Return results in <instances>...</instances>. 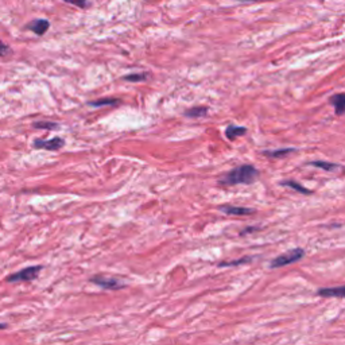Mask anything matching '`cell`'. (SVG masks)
<instances>
[{"label": "cell", "mask_w": 345, "mask_h": 345, "mask_svg": "<svg viewBox=\"0 0 345 345\" xmlns=\"http://www.w3.org/2000/svg\"><path fill=\"white\" fill-rule=\"evenodd\" d=\"M259 177V172L252 165H242L232 169L220 179V183L224 186H235V185H251Z\"/></svg>", "instance_id": "obj_1"}, {"label": "cell", "mask_w": 345, "mask_h": 345, "mask_svg": "<svg viewBox=\"0 0 345 345\" xmlns=\"http://www.w3.org/2000/svg\"><path fill=\"white\" fill-rule=\"evenodd\" d=\"M306 252L303 248H293L290 251H286L285 254H281L276 258H274L271 261H270V268L275 270V268H281V267L289 266V264H293V263H297V261L302 260L305 258Z\"/></svg>", "instance_id": "obj_2"}, {"label": "cell", "mask_w": 345, "mask_h": 345, "mask_svg": "<svg viewBox=\"0 0 345 345\" xmlns=\"http://www.w3.org/2000/svg\"><path fill=\"white\" fill-rule=\"evenodd\" d=\"M89 282L96 286L101 287L104 290H122L127 286L122 279L108 275H93L89 279Z\"/></svg>", "instance_id": "obj_3"}, {"label": "cell", "mask_w": 345, "mask_h": 345, "mask_svg": "<svg viewBox=\"0 0 345 345\" xmlns=\"http://www.w3.org/2000/svg\"><path fill=\"white\" fill-rule=\"evenodd\" d=\"M41 270H42V266L27 267V268H23V270H20V271L16 272V274L10 275L5 281L10 282V283H16V282H31L34 281L35 278L40 275Z\"/></svg>", "instance_id": "obj_4"}, {"label": "cell", "mask_w": 345, "mask_h": 345, "mask_svg": "<svg viewBox=\"0 0 345 345\" xmlns=\"http://www.w3.org/2000/svg\"><path fill=\"white\" fill-rule=\"evenodd\" d=\"M65 144V140L62 138H53L50 140H43V139H37L34 140V147L35 148H43V150H50V151H54V150H59Z\"/></svg>", "instance_id": "obj_5"}, {"label": "cell", "mask_w": 345, "mask_h": 345, "mask_svg": "<svg viewBox=\"0 0 345 345\" xmlns=\"http://www.w3.org/2000/svg\"><path fill=\"white\" fill-rule=\"evenodd\" d=\"M222 213L229 215V216H247V215H254L255 209L244 207H233V205H221L218 208Z\"/></svg>", "instance_id": "obj_6"}, {"label": "cell", "mask_w": 345, "mask_h": 345, "mask_svg": "<svg viewBox=\"0 0 345 345\" xmlns=\"http://www.w3.org/2000/svg\"><path fill=\"white\" fill-rule=\"evenodd\" d=\"M345 294V287L339 286V287H321L317 291V296L324 297V298H332V297H336V298H343Z\"/></svg>", "instance_id": "obj_7"}, {"label": "cell", "mask_w": 345, "mask_h": 345, "mask_svg": "<svg viewBox=\"0 0 345 345\" xmlns=\"http://www.w3.org/2000/svg\"><path fill=\"white\" fill-rule=\"evenodd\" d=\"M50 27V22L46 19H35L33 22H30L27 25V29L31 30L34 34L43 35Z\"/></svg>", "instance_id": "obj_8"}, {"label": "cell", "mask_w": 345, "mask_h": 345, "mask_svg": "<svg viewBox=\"0 0 345 345\" xmlns=\"http://www.w3.org/2000/svg\"><path fill=\"white\" fill-rule=\"evenodd\" d=\"M246 132H247L246 127H240V126L229 124V126L227 127V129H225V136H227L228 139L233 140V139L239 138V136L246 135Z\"/></svg>", "instance_id": "obj_9"}, {"label": "cell", "mask_w": 345, "mask_h": 345, "mask_svg": "<svg viewBox=\"0 0 345 345\" xmlns=\"http://www.w3.org/2000/svg\"><path fill=\"white\" fill-rule=\"evenodd\" d=\"M331 104L335 107L336 114L343 115L344 114V108H345V96L344 93H337L335 96L331 97Z\"/></svg>", "instance_id": "obj_10"}, {"label": "cell", "mask_w": 345, "mask_h": 345, "mask_svg": "<svg viewBox=\"0 0 345 345\" xmlns=\"http://www.w3.org/2000/svg\"><path fill=\"white\" fill-rule=\"evenodd\" d=\"M282 186L290 187V189H293V190L301 193V194H306V196H307V194H311V190L306 189L305 186H302L301 183L297 182V181H294V179H287V181H283V182H282Z\"/></svg>", "instance_id": "obj_11"}, {"label": "cell", "mask_w": 345, "mask_h": 345, "mask_svg": "<svg viewBox=\"0 0 345 345\" xmlns=\"http://www.w3.org/2000/svg\"><path fill=\"white\" fill-rule=\"evenodd\" d=\"M296 150L294 148H279V150H275V151H264V155L268 157V158H283L286 157L290 153H294Z\"/></svg>", "instance_id": "obj_12"}, {"label": "cell", "mask_w": 345, "mask_h": 345, "mask_svg": "<svg viewBox=\"0 0 345 345\" xmlns=\"http://www.w3.org/2000/svg\"><path fill=\"white\" fill-rule=\"evenodd\" d=\"M310 166H314V168L322 169L325 172H335L336 169L340 168V165H336V163L331 162H324V161H314V162H309Z\"/></svg>", "instance_id": "obj_13"}, {"label": "cell", "mask_w": 345, "mask_h": 345, "mask_svg": "<svg viewBox=\"0 0 345 345\" xmlns=\"http://www.w3.org/2000/svg\"><path fill=\"white\" fill-rule=\"evenodd\" d=\"M254 260L252 257H243L240 259H236V260L231 261H221L218 263V267H233V266H240V264H247V263H251Z\"/></svg>", "instance_id": "obj_14"}, {"label": "cell", "mask_w": 345, "mask_h": 345, "mask_svg": "<svg viewBox=\"0 0 345 345\" xmlns=\"http://www.w3.org/2000/svg\"><path fill=\"white\" fill-rule=\"evenodd\" d=\"M207 107H196V108L187 109L186 112H185V116H187V118H202V116L207 115Z\"/></svg>", "instance_id": "obj_15"}, {"label": "cell", "mask_w": 345, "mask_h": 345, "mask_svg": "<svg viewBox=\"0 0 345 345\" xmlns=\"http://www.w3.org/2000/svg\"><path fill=\"white\" fill-rule=\"evenodd\" d=\"M120 101L116 99H100V100H94V101H89V105L90 107H104V105H116Z\"/></svg>", "instance_id": "obj_16"}, {"label": "cell", "mask_w": 345, "mask_h": 345, "mask_svg": "<svg viewBox=\"0 0 345 345\" xmlns=\"http://www.w3.org/2000/svg\"><path fill=\"white\" fill-rule=\"evenodd\" d=\"M126 81L129 83H140V81H146L148 79V73H135V74H127L123 77Z\"/></svg>", "instance_id": "obj_17"}, {"label": "cell", "mask_w": 345, "mask_h": 345, "mask_svg": "<svg viewBox=\"0 0 345 345\" xmlns=\"http://www.w3.org/2000/svg\"><path fill=\"white\" fill-rule=\"evenodd\" d=\"M34 129H58V124H57V123H51V122H37V123H34Z\"/></svg>", "instance_id": "obj_18"}, {"label": "cell", "mask_w": 345, "mask_h": 345, "mask_svg": "<svg viewBox=\"0 0 345 345\" xmlns=\"http://www.w3.org/2000/svg\"><path fill=\"white\" fill-rule=\"evenodd\" d=\"M64 1L69 3V4L76 5V7H79V8H86L89 4L88 0H64Z\"/></svg>", "instance_id": "obj_19"}, {"label": "cell", "mask_w": 345, "mask_h": 345, "mask_svg": "<svg viewBox=\"0 0 345 345\" xmlns=\"http://www.w3.org/2000/svg\"><path fill=\"white\" fill-rule=\"evenodd\" d=\"M10 54H11L10 46L0 41V57H7V55H10Z\"/></svg>", "instance_id": "obj_20"}, {"label": "cell", "mask_w": 345, "mask_h": 345, "mask_svg": "<svg viewBox=\"0 0 345 345\" xmlns=\"http://www.w3.org/2000/svg\"><path fill=\"white\" fill-rule=\"evenodd\" d=\"M259 229H260L259 227H247L240 232V236H244V235H247V233H252V232H258Z\"/></svg>", "instance_id": "obj_21"}, {"label": "cell", "mask_w": 345, "mask_h": 345, "mask_svg": "<svg viewBox=\"0 0 345 345\" xmlns=\"http://www.w3.org/2000/svg\"><path fill=\"white\" fill-rule=\"evenodd\" d=\"M240 3H254V1H263V0H236Z\"/></svg>", "instance_id": "obj_22"}, {"label": "cell", "mask_w": 345, "mask_h": 345, "mask_svg": "<svg viewBox=\"0 0 345 345\" xmlns=\"http://www.w3.org/2000/svg\"><path fill=\"white\" fill-rule=\"evenodd\" d=\"M4 328H7V325H5V324H0V329H4Z\"/></svg>", "instance_id": "obj_23"}]
</instances>
